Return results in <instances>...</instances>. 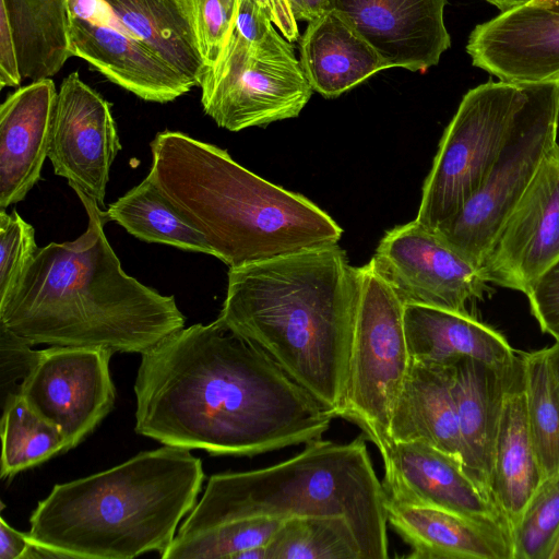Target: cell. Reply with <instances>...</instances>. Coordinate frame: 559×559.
Returning a JSON list of instances; mask_svg holds the SVG:
<instances>
[{"instance_id": "1", "label": "cell", "mask_w": 559, "mask_h": 559, "mask_svg": "<svg viewBox=\"0 0 559 559\" xmlns=\"http://www.w3.org/2000/svg\"><path fill=\"white\" fill-rule=\"evenodd\" d=\"M135 431L212 455L253 456L321 439L334 415L218 319L141 354Z\"/></svg>"}, {"instance_id": "2", "label": "cell", "mask_w": 559, "mask_h": 559, "mask_svg": "<svg viewBox=\"0 0 559 559\" xmlns=\"http://www.w3.org/2000/svg\"><path fill=\"white\" fill-rule=\"evenodd\" d=\"M86 230L37 248L0 302V323L31 345L104 347L139 353L185 326L174 296L128 275L104 231L105 210L78 194Z\"/></svg>"}, {"instance_id": "3", "label": "cell", "mask_w": 559, "mask_h": 559, "mask_svg": "<svg viewBox=\"0 0 559 559\" xmlns=\"http://www.w3.org/2000/svg\"><path fill=\"white\" fill-rule=\"evenodd\" d=\"M357 296V267L336 243L229 269L217 319L265 352L336 418Z\"/></svg>"}, {"instance_id": "4", "label": "cell", "mask_w": 559, "mask_h": 559, "mask_svg": "<svg viewBox=\"0 0 559 559\" xmlns=\"http://www.w3.org/2000/svg\"><path fill=\"white\" fill-rule=\"evenodd\" d=\"M148 176L229 269L336 245L343 229L306 197L178 131L151 142Z\"/></svg>"}, {"instance_id": "5", "label": "cell", "mask_w": 559, "mask_h": 559, "mask_svg": "<svg viewBox=\"0 0 559 559\" xmlns=\"http://www.w3.org/2000/svg\"><path fill=\"white\" fill-rule=\"evenodd\" d=\"M204 472L189 449L167 445L55 485L29 519L31 539L57 558L160 555L197 504Z\"/></svg>"}, {"instance_id": "6", "label": "cell", "mask_w": 559, "mask_h": 559, "mask_svg": "<svg viewBox=\"0 0 559 559\" xmlns=\"http://www.w3.org/2000/svg\"><path fill=\"white\" fill-rule=\"evenodd\" d=\"M366 440L362 435L347 443L316 439L281 463L212 475L175 536L255 516H342L364 559L389 558L385 491Z\"/></svg>"}, {"instance_id": "7", "label": "cell", "mask_w": 559, "mask_h": 559, "mask_svg": "<svg viewBox=\"0 0 559 559\" xmlns=\"http://www.w3.org/2000/svg\"><path fill=\"white\" fill-rule=\"evenodd\" d=\"M358 296L347 379L336 417L356 424L381 457L391 449V419L407 378L404 305L372 265L357 267Z\"/></svg>"}, {"instance_id": "8", "label": "cell", "mask_w": 559, "mask_h": 559, "mask_svg": "<svg viewBox=\"0 0 559 559\" xmlns=\"http://www.w3.org/2000/svg\"><path fill=\"white\" fill-rule=\"evenodd\" d=\"M559 83L530 84L504 143L479 189L432 230L480 267L495 239L557 144Z\"/></svg>"}, {"instance_id": "9", "label": "cell", "mask_w": 559, "mask_h": 559, "mask_svg": "<svg viewBox=\"0 0 559 559\" xmlns=\"http://www.w3.org/2000/svg\"><path fill=\"white\" fill-rule=\"evenodd\" d=\"M199 86L204 112L233 132L295 118L313 93L293 43L276 27L258 43L230 28L218 60L205 69Z\"/></svg>"}, {"instance_id": "10", "label": "cell", "mask_w": 559, "mask_h": 559, "mask_svg": "<svg viewBox=\"0 0 559 559\" xmlns=\"http://www.w3.org/2000/svg\"><path fill=\"white\" fill-rule=\"evenodd\" d=\"M504 81L471 88L440 140L415 221L429 230L455 215L479 189L527 95Z\"/></svg>"}, {"instance_id": "11", "label": "cell", "mask_w": 559, "mask_h": 559, "mask_svg": "<svg viewBox=\"0 0 559 559\" xmlns=\"http://www.w3.org/2000/svg\"><path fill=\"white\" fill-rule=\"evenodd\" d=\"M369 262L404 306L469 313L488 289L480 267L415 219L386 231Z\"/></svg>"}, {"instance_id": "12", "label": "cell", "mask_w": 559, "mask_h": 559, "mask_svg": "<svg viewBox=\"0 0 559 559\" xmlns=\"http://www.w3.org/2000/svg\"><path fill=\"white\" fill-rule=\"evenodd\" d=\"M112 350L51 346L38 358L20 395L29 408L63 433L68 450L80 444L112 409Z\"/></svg>"}, {"instance_id": "13", "label": "cell", "mask_w": 559, "mask_h": 559, "mask_svg": "<svg viewBox=\"0 0 559 559\" xmlns=\"http://www.w3.org/2000/svg\"><path fill=\"white\" fill-rule=\"evenodd\" d=\"M121 150L111 104L78 72L58 91L48 158L76 194L105 206L110 167Z\"/></svg>"}, {"instance_id": "14", "label": "cell", "mask_w": 559, "mask_h": 559, "mask_svg": "<svg viewBox=\"0 0 559 559\" xmlns=\"http://www.w3.org/2000/svg\"><path fill=\"white\" fill-rule=\"evenodd\" d=\"M559 259V144L513 209L480 269L487 283L527 295Z\"/></svg>"}, {"instance_id": "15", "label": "cell", "mask_w": 559, "mask_h": 559, "mask_svg": "<svg viewBox=\"0 0 559 559\" xmlns=\"http://www.w3.org/2000/svg\"><path fill=\"white\" fill-rule=\"evenodd\" d=\"M447 0H329L378 53L388 69L425 71L451 46L444 24Z\"/></svg>"}, {"instance_id": "16", "label": "cell", "mask_w": 559, "mask_h": 559, "mask_svg": "<svg viewBox=\"0 0 559 559\" xmlns=\"http://www.w3.org/2000/svg\"><path fill=\"white\" fill-rule=\"evenodd\" d=\"M382 461L386 497L457 513L501 528L512 538L499 509L466 473L459 457L415 440L394 442Z\"/></svg>"}, {"instance_id": "17", "label": "cell", "mask_w": 559, "mask_h": 559, "mask_svg": "<svg viewBox=\"0 0 559 559\" xmlns=\"http://www.w3.org/2000/svg\"><path fill=\"white\" fill-rule=\"evenodd\" d=\"M466 51L500 81L559 83V11L528 3L478 24Z\"/></svg>"}, {"instance_id": "18", "label": "cell", "mask_w": 559, "mask_h": 559, "mask_svg": "<svg viewBox=\"0 0 559 559\" xmlns=\"http://www.w3.org/2000/svg\"><path fill=\"white\" fill-rule=\"evenodd\" d=\"M69 50L146 102L168 103L193 86L144 43L109 25L69 15Z\"/></svg>"}, {"instance_id": "19", "label": "cell", "mask_w": 559, "mask_h": 559, "mask_svg": "<svg viewBox=\"0 0 559 559\" xmlns=\"http://www.w3.org/2000/svg\"><path fill=\"white\" fill-rule=\"evenodd\" d=\"M58 92L51 79L32 81L0 107V210L22 201L48 157Z\"/></svg>"}, {"instance_id": "20", "label": "cell", "mask_w": 559, "mask_h": 559, "mask_svg": "<svg viewBox=\"0 0 559 559\" xmlns=\"http://www.w3.org/2000/svg\"><path fill=\"white\" fill-rule=\"evenodd\" d=\"M544 481L531 435L521 353L506 370V384L493 448L491 496L511 535Z\"/></svg>"}, {"instance_id": "21", "label": "cell", "mask_w": 559, "mask_h": 559, "mask_svg": "<svg viewBox=\"0 0 559 559\" xmlns=\"http://www.w3.org/2000/svg\"><path fill=\"white\" fill-rule=\"evenodd\" d=\"M388 525L411 547L412 559H513L503 530L447 510L397 502L385 495Z\"/></svg>"}, {"instance_id": "22", "label": "cell", "mask_w": 559, "mask_h": 559, "mask_svg": "<svg viewBox=\"0 0 559 559\" xmlns=\"http://www.w3.org/2000/svg\"><path fill=\"white\" fill-rule=\"evenodd\" d=\"M452 367L462 463L466 473L492 500L493 448L508 367L498 369L472 357H461L452 362Z\"/></svg>"}, {"instance_id": "23", "label": "cell", "mask_w": 559, "mask_h": 559, "mask_svg": "<svg viewBox=\"0 0 559 559\" xmlns=\"http://www.w3.org/2000/svg\"><path fill=\"white\" fill-rule=\"evenodd\" d=\"M404 325L411 357L418 361L449 365L472 357L503 369L518 353L500 332L471 313L406 305Z\"/></svg>"}, {"instance_id": "24", "label": "cell", "mask_w": 559, "mask_h": 559, "mask_svg": "<svg viewBox=\"0 0 559 559\" xmlns=\"http://www.w3.org/2000/svg\"><path fill=\"white\" fill-rule=\"evenodd\" d=\"M390 431L393 443L420 440L462 461L452 364L412 358Z\"/></svg>"}, {"instance_id": "25", "label": "cell", "mask_w": 559, "mask_h": 559, "mask_svg": "<svg viewBox=\"0 0 559 559\" xmlns=\"http://www.w3.org/2000/svg\"><path fill=\"white\" fill-rule=\"evenodd\" d=\"M299 48L310 86L325 98L338 97L388 69L372 47L332 10L308 22Z\"/></svg>"}, {"instance_id": "26", "label": "cell", "mask_w": 559, "mask_h": 559, "mask_svg": "<svg viewBox=\"0 0 559 559\" xmlns=\"http://www.w3.org/2000/svg\"><path fill=\"white\" fill-rule=\"evenodd\" d=\"M116 28L142 43L199 86L205 66L199 52L185 0H102Z\"/></svg>"}, {"instance_id": "27", "label": "cell", "mask_w": 559, "mask_h": 559, "mask_svg": "<svg viewBox=\"0 0 559 559\" xmlns=\"http://www.w3.org/2000/svg\"><path fill=\"white\" fill-rule=\"evenodd\" d=\"M16 41L23 79L57 74L71 57L68 0H1Z\"/></svg>"}, {"instance_id": "28", "label": "cell", "mask_w": 559, "mask_h": 559, "mask_svg": "<svg viewBox=\"0 0 559 559\" xmlns=\"http://www.w3.org/2000/svg\"><path fill=\"white\" fill-rule=\"evenodd\" d=\"M108 221L146 242L215 257L204 235L164 197L147 175L105 210Z\"/></svg>"}, {"instance_id": "29", "label": "cell", "mask_w": 559, "mask_h": 559, "mask_svg": "<svg viewBox=\"0 0 559 559\" xmlns=\"http://www.w3.org/2000/svg\"><path fill=\"white\" fill-rule=\"evenodd\" d=\"M266 552L267 559H364L348 521L330 515L284 520Z\"/></svg>"}, {"instance_id": "30", "label": "cell", "mask_w": 559, "mask_h": 559, "mask_svg": "<svg viewBox=\"0 0 559 559\" xmlns=\"http://www.w3.org/2000/svg\"><path fill=\"white\" fill-rule=\"evenodd\" d=\"M520 353L527 421L545 480L559 471V391L546 348Z\"/></svg>"}, {"instance_id": "31", "label": "cell", "mask_w": 559, "mask_h": 559, "mask_svg": "<svg viewBox=\"0 0 559 559\" xmlns=\"http://www.w3.org/2000/svg\"><path fill=\"white\" fill-rule=\"evenodd\" d=\"M1 411V478L68 451L60 429L34 413L21 395Z\"/></svg>"}, {"instance_id": "32", "label": "cell", "mask_w": 559, "mask_h": 559, "mask_svg": "<svg viewBox=\"0 0 559 559\" xmlns=\"http://www.w3.org/2000/svg\"><path fill=\"white\" fill-rule=\"evenodd\" d=\"M559 539V471L546 478L512 535L513 559H550Z\"/></svg>"}, {"instance_id": "33", "label": "cell", "mask_w": 559, "mask_h": 559, "mask_svg": "<svg viewBox=\"0 0 559 559\" xmlns=\"http://www.w3.org/2000/svg\"><path fill=\"white\" fill-rule=\"evenodd\" d=\"M238 0H185L205 69L218 60L236 14Z\"/></svg>"}, {"instance_id": "34", "label": "cell", "mask_w": 559, "mask_h": 559, "mask_svg": "<svg viewBox=\"0 0 559 559\" xmlns=\"http://www.w3.org/2000/svg\"><path fill=\"white\" fill-rule=\"evenodd\" d=\"M37 250L35 229L13 210H0V302L5 300Z\"/></svg>"}, {"instance_id": "35", "label": "cell", "mask_w": 559, "mask_h": 559, "mask_svg": "<svg viewBox=\"0 0 559 559\" xmlns=\"http://www.w3.org/2000/svg\"><path fill=\"white\" fill-rule=\"evenodd\" d=\"M0 323L1 409L15 396L38 358L39 350Z\"/></svg>"}, {"instance_id": "36", "label": "cell", "mask_w": 559, "mask_h": 559, "mask_svg": "<svg viewBox=\"0 0 559 559\" xmlns=\"http://www.w3.org/2000/svg\"><path fill=\"white\" fill-rule=\"evenodd\" d=\"M526 296L542 331L559 342V259L534 282Z\"/></svg>"}, {"instance_id": "37", "label": "cell", "mask_w": 559, "mask_h": 559, "mask_svg": "<svg viewBox=\"0 0 559 559\" xmlns=\"http://www.w3.org/2000/svg\"><path fill=\"white\" fill-rule=\"evenodd\" d=\"M275 27L258 0H238L231 29L250 43L263 40Z\"/></svg>"}, {"instance_id": "38", "label": "cell", "mask_w": 559, "mask_h": 559, "mask_svg": "<svg viewBox=\"0 0 559 559\" xmlns=\"http://www.w3.org/2000/svg\"><path fill=\"white\" fill-rule=\"evenodd\" d=\"M23 80L16 41L3 3L0 5V86L15 87Z\"/></svg>"}, {"instance_id": "39", "label": "cell", "mask_w": 559, "mask_h": 559, "mask_svg": "<svg viewBox=\"0 0 559 559\" xmlns=\"http://www.w3.org/2000/svg\"><path fill=\"white\" fill-rule=\"evenodd\" d=\"M57 558L46 548L35 544L28 533L14 530L1 516L0 520V559H39Z\"/></svg>"}, {"instance_id": "40", "label": "cell", "mask_w": 559, "mask_h": 559, "mask_svg": "<svg viewBox=\"0 0 559 559\" xmlns=\"http://www.w3.org/2000/svg\"><path fill=\"white\" fill-rule=\"evenodd\" d=\"M276 29L290 43L299 37L295 20L287 0H258Z\"/></svg>"}, {"instance_id": "41", "label": "cell", "mask_w": 559, "mask_h": 559, "mask_svg": "<svg viewBox=\"0 0 559 559\" xmlns=\"http://www.w3.org/2000/svg\"><path fill=\"white\" fill-rule=\"evenodd\" d=\"M296 21L311 22L330 10L329 0H287Z\"/></svg>"}, {"instance_id": "42", "label": "cell", "mask_w": 559, "mask_h": 559, "mask_svg": "<svg viewBox=\"0 0 559 559\" xmlns=\"http://www.w3.org/2000/svg\"><path fill=\"white\" fill-rule=\"evenodd\" d=\"M549 366L559 391V342L546 347Z\"/></svg>"}, {"instance_id": "43", "label": "cell", "mask_w": 559, "mask_h": 559, "mask_svg": "<svg viewBox=\"0 0 559 559\" xmlns=\"http://www.w3.org/2000/svg\"><path fill=\"white\" fill-rule=\"evenodd\" d=\"M485 1L493 4L498 9H500L501 12H504V11H508V10H511V9H514V8H518L521 5L532 3L534 0H485Z\"/></svg>"}, {"instance_id": "44", "label": "cell", "mask_w": 559, "mask_h": 559, "mask_svg": "<svg viewBox=\"0 0 559 559\" xmlns=\"http://www.w3.org/2000/svg\"><path fill=\"white\" fill-rule=\"evenodd\" d=\"M532 3L559 11V0H534Z\"/></svg>"}, {"instance_id": "45", "label": "cell", "mask_w": 559, "mask_h": 559, "mask_svg": "<svg viewBox=\"0 0 559 559\" xmlns=\"http://www.w3.org/2000/svg\"><path fill=\"white\" fill-rule=\"evenodd\" d=\"M550 559H559V539L552 550V554L550 556Z\"/></svg>"}]
</instances>
